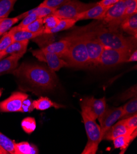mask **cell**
Here are the masks:
<instances>
[{
  "label": "cell",
  "mask_w": 137,
  "mask_h": 154,
  "mask_svg": "<svg viewBox=\"0 0 137 154\" xmlns=\"http://www.w3.org/2000/svg\"><path fill=\"white\" fill-rule=\"evenodd\" d=\"M14 74L22 77L32 85L45 90H52L57 85L55 72L49 68L34 64L22 63Z\"/></svg>",
  "instance_id": "1"
},
{
  "label": "cell",
  "mask_w": 137,
  "mask_h": 154,
  "mask_svg": "<svg viewBox=\"0 0 137 154\" xmlns=\"http://www.w3.org/2000/svg\"><path fill=\"white\" fill-rule=\"evenodd\" d=\"M104 45L114 49L134 51L136 47V38L125 36L119 31H113L103 26L89 31Z\"/></svg>",
  "instance_id": "2"
},
{
  "label": "cell",
  "mask_w": 137,
  "mask_h": 154,
  "mask_svg": "<svg viewBox=\"0 0 137 154\" xmlns=\"http://www.w3.org/2000/svg\"><path fill=\"white\" fill-rule=\"evenodd\" d=\"M68 37L70 44L66 54L62 58L65 60L68 66L85 68L89 66V59L83 34Z\"/></svg>",
  "instance_id": "3"
},
{
  "label": "cell",
  "mask_w": 137,
  "mask_h": 154,
  "mask_svg": "<svg viewBox=\"0 0 137 154\" xmlns=\"http://www.w3.org/2000/svg\"><path fill=\"white\" fill-rule=\"evenodd\" d=\"M81 116L88 137L87 143L82 154H95L101 141L100 127L97 124L95 120L91 119L84 112L81 111Z\"/></svg>",
  "instance_id": "4"
},
{
  "label": "cell",
  "mask_w": 137,
  "mask_h": 154,
  "mask_svg": "<svg viewBox=\"0 0 137 154\" xmlns=\"http://www.w3.org/2000/svg\"><path fill=\"white\" fill-rule=\"evenodd\" d=\"M97 3H86L79 0H70L54 12L60 19H74L77 15L94 6Z\"/></svg>",
  "instance_id": "5"
},
{
  "label": "cell",
  "mask_w": 137,
  "mask_h": 154,
  "mask_svg": "<svg viewBox=\"0 0 137 154\" xmlns=\"http://www.w3.org/2000/svg\"><path fill=\"white\" fill-rule=\"evenodd\" d=\"M133 51L130 50L114 49L104 46V49L99 59L98 65L103 66L111 67L126 63Z\"/></svg>",
  "instance_id": "6"
},
{
  "label": "cell",
  "mask_w": 137,
  "mask_h": 154,
  "mask_svg": "<svg viewBox=\"0 0 137 154\" xmlns=\"http://www.w3.org/2000/svg\"><path fill=\"white\" fill-rule=\"evenodd\" d=\"M124 0H120L108 10L101 21L108 25L106 28L109 29L119 31L120 24L124 19Z\"/></svg>",
  "instance_id": "7"
},
{
  "label": "cell",
  "mask_w": 137,
  "mask_h": 154,
  "mask_svg": "<svg viewBox=\"0 0 137 154\" xmlns=\"http://www.w3.org/2000/svg\"><path fill=\"white\" fill-rule=\"evenodd\" d=\"M82 34L84 38L90 64L98 65L99 59L104 49V45L89 31Z\"/></svg>",
  "instance_id": "8"
},
{
  "label": "cell",
  "mask_w": 137,
  "mask_h": 154,
  "mask_svg": "<svg viewBox=\"0 0 137 154\" xmlns=\"http://www.w3.org/2000/svg\"><path fill=\"white\" fill-rule=\"evenodd\" d=\"M106 108L105 98L97 99L94 97H87L81 103L82 111L94 120L101 116Z\"/></svg>",
  "instance_id": "9"
},
{
  "label": "cell",
  "mask_w": 137,
  "mask_h": 154,
  "mask_svg": "<svg viewBox=\"0 0 137 154\" xmlns=\"http://www.w3.org/2000/svg\"><path fill=\"white\" fill-rule=\"evenodd\" d=\"M32 54L40 61L46 63L49 68L54 72L59 71L61 68L68 66L66 61L56 54L48 52L42 49L33 50Z\"/></svg>",
  "instance_id": "10"
},
{
  "label": "cell",
  "mask_w": 137,
  "mask_h": 154,
  "mask_svg": "<svg viewBox=\"0 0 137 154\" xmlns=\"http://www.w3.org/2000/svg\"><path fill=\"white\" fill-rule=\"evenodd\" d=\"M123 116V107H113V108H106L103 114L98 117V120L100 124L101 141L102 137L112 125L120 119Z\"/></svg>",
  "instance_id": "11"
},
{
  "label": "cell",
  "mask_w": 137,
  "mask_h": 154,
  "mask_svg": "<svg viewBox=\"0 0 137 154\" xmlns=\"http://www.w3.org/2000/svg\"><path fill=\"white\" fill-rule=\"evenodd\" d=\"M27 98L28 95L26 94L19 91L14 92L9 98L0 102V112H20L22 103Z\"/></svg>",
  "instance_id": "12"
},
{
  "label": "cell",
  "mask_w": 137,
  "mask_h": 154,
  "mask_svg": "<svg viewBox=\"0 0 137 154\" xmlns=\"http://www.w3.org/2000/svg\"><path fill=\"white\" fill-rule=\"evenodd\" d=\"M110 8H105L102 6L97 4L92 8L78 14L74 19L77 21L88 20V19H95L98 20H102L104 15Z\"/></svg>",
  "instance_id": "13"
},
{
  "label": "cell",
  "mask_w": 137,
  "mask_h": 154,
  "mask_svg": "<svg viewBox=\"0 0 137 154\" xmlns=\"http://www.w3.org/2000/svg\"><path fill=\"white\" fill-rule=\"evenodd\" d=\"M70 44L69 37L65 38L58 41L54 42L41 48L43 51L56 54L60 58H62L66 54Z\"/></svg>",
  "instance_id": "14"
},
{
  "label": "cell",
  "mask_w": 137,
  "mask_h": 154,
  "mask_svg": "<svg viewBox=\"0 0 137 154\" xmlns=\"http://www.w3.org/2000/svg\"><path fill=\"white\" fill-rule=\"evenodd\" d=\"M128 133L127 127L125 125L123 119L117 122L112 125L104 134L102 140L113 141L117 137Z\"/></svg>",
  "instance_id": "15"
},
{
  "label": "cell",
  "mask_w": 137,
  "mask_h": 154,
  "mask_svg": "<svg viewBox=\"0 0 137 154\" xmlns=\"http://www.w3.org/2000/svg\"><path fill=\"white\" fill-rule=\"evenodd\" d=\"M22 57L20 55H10L0 60V75L16 69L18 66L19 60Z\"/></svg>",
  "instance_id": "16"
},
{
  "label": "cell",
  "mask_w": 137,
  "mask_h": 154,
  "mask_svg": "<svg viewBox=\"0 0 137 154\" xmlns=\"http://www.w3.org/2000/svg\"><path fill=\"white\" fill-rule=\"evenodd\" d=\"M119 28L123 32L136 38L137 37V13L126 17L120 24Z\"/></svg>",
  "instance_id": "17"
},
{
  "label": "cell",
  "mask_w": 137,
  "mask_h": 154,
  "mask_svg": "<svg viewBox=\"0 0 137 154\" xmlns=\"http://www.w3.org/2000/svg\"><path fill=\"white\" fill-rule=\"evenodd\" d=\"M137 130L134 131L132 134L127 133L124 134L120 135L113 141V144L115 149H120L121 150V153H123L127 148L129 147L130 143L136 137Z\"/></svg>",
  "instance_id": "18"
},
{
  "label": "cell",
  "mask_w": 137,
  "mask_h": 154,
  "mask_svg": "<svg viewBox=\"0 0 137 154\" xmlns=\"http://www.w3.org/2000/svg\"><path fill=\"white\" fill-rule=\"evenodd\" d=\"M11 31L12 33L14 41H29L30 39L36 38L43 35V32H39L37 33L29 32H27V31L17 29L16 26L11 29Z\"/></svg>",
  "instance_id": "19"
},
{
  "label": "cell",
  "mask_w": 137,
  "mask_h": 154,
  "mask_svg": "<svg viewBox=\"0 0 137 154\" xmlns=\"http://www.w3.org/2000/svg\"><path fill=\"white\" fill-rule=\"evenodd\" d=\"M29 41H14L9 47L4 51L6 55H20L23 56L28 47Z\"/></svg>",
  "instance_id": "20"
},
{
  "label": "cell",
  "mask_w": 137,
  "mask_h": 154,
  "mask_svg": "<svg viewBox=\"0 0 137 154\" xmlns=\"http://www.w3.org/2000/svg\"><path fill=\"white\" fill-rule=\"evenodd\" d=\"M78 21L74 19H61L58 25L51 29L45 31L43 35H52L73 27Z\"/></svg>",
  "instance_id": "21"
},
{
  "label": "cell",
  "mask_w": 137,
  "mask_h": 154,
  "mask_svg": "<svg viewBox=\"0 0 137 154\" xmlns=\"http://www.w3.org/2000/svg\"><path fill=\"white\" fill-rule=\"evenodd\" d=\"M35 109L39 111L47 110L51 107H54L56 109H58L61 107L57 103L52 102L47 97H41L37 100H35L33 102Z\"/></svg>",
  "instance_id": "22"
},
{
  "label": "cell",
  "mask_w": 137,
  "mask_h": 154,
  "mask_svg": "<svg viewBox=\"0 0 137 154\" xmlns=\"http://www.w3.org/2000/svg\"><path fill=\"white\" fill-rule=\"evenodd\" d=\"M15 154H35L38 153L36 146L30 144L28 142L15 143Z\"/></svg>",
  "instance_id": "23"
},
{
  "label": "cell",
  "mask_w": 137,
  "mask_h": 154,
  "mask_svg": "<svg viewBox=\"0 0 137 154\" xmlns=\"http://www.w3.org/2000/svg\"><path fill=\"white\" fill-rule=\"evenodd\" d=\"M123 107V116L120 119H124L137 114V99L133 98L127 103Z\"/></svg>",
  "instance_id": "24"
},
{
  "label": "cell",
  "mask_w": 137,
  "mask_h": 154,
  "mask_svg": "<svg viewBox=\"0 0 137 154\" xmlns=\"http://www.w3.org/2000/svg\"><path fill=\"white\" fill-rule=\"evenodd\" d=\"M17 1V0H0V19L8 17Z\"/></svg>",
  "instance_id": "25"
},
{
  "label": "cell",
  "mask_w": 137,
  "mask_h": 154,
  "mask_svg": "<svg viewBox=\"0 0 137 154\" xmlns=\"http://www.w3.org/2000/svg\"><path fill=\"white\" fill-rule=\"evenodd\" d=\"M17 29L27 31L29 32L32 33H37L39 32H44V26L43 23V19L39 18L31 23L30 24L22 27V28H17L16 26Z\"/></svg>",
  "instance_id": "26"
},
{
  "label": "cell",
  "mask_w": 137,
  "mask_h": 154,
  "mask_svg": "<svg viewBox=\"0 0 137 154\" xmlns=\"http://www.w3.org/2000/svg\"><path fill=\"white\" fill-rule=\"evenodd\" d=\"M19 21L17 17L12 18H3L0 21V36L8 32L11 27Z\"/></svg>",
  "instance_id": "27"
},
{
  "label": "cell",
  "mask_w": 137,
  "mask_h": 154,
  "mask_svg": "<svg viewBox=\"0 0 137 154\" xmlns=\"http://www.w3.org/2000/svg\"><path fill=\"white\" fill-rule=\"evenodd\" d=\"M14 144L15 143L10 138L0 132V146L6 150L8 153L15 154Z\"/></svg>",
  "instance_id": "28"
},
{
  "label": "cell",
  "mask_w": 137,
  "mask_h": 154,
  "mask_svg": "<svg viewBox=\"0 0 137 154\" xmlns=\"http://www.w3.org/2000/svg\"><path fill=\"white\" fill-rule=\"evenodd\" d=\"M21 126L25 132L28 134H31L36 129V120L33 117H26L22 120L21 122Z\"/></svg>",
  "instance_id": "29"
},
{
  "label": "cell",
  "mask_w": 137,
  "mask_h": 154,
  "mask_svg": "<svg viewBox=\"0 0 137 154\" xmlns=\"http://www.w3.org/2000/svg\"><path fill=\"white\" fill-rule=\"evenodd\" d=\"M60 20L61 19L54 14L49 15L48 16L43 18V23L44 26V32L55 27L58 25Z\"/></svg>",
  "instance_id": "30"
},
{
  "label": "cell",
  "mask_w": 137,
  "mask_h": 154,
  "mask_svg": "<svg viewBox=\"0 0 137 154\" xmlns=\"http://www.w3.org/2000/svg\"><path fill=\"white\" fill-rule=\"evenodd\" d=\"M32 10L33 12L36 13L39 18L43 19L49 15L53 14L54 12L56 11V9L48 8L39 5L38 7L32 9Z\"/></svg>",
  "instance_id": "31"
},
{
  "label": "cell",
  "mask_w": 137,
  "mask_h": 154,
  "mask_svg": "<svg viewBox=\"0 0 137 154\" xmlns=\"http://www.w3.org/2000/svg\"><path fill=\"white\" fill-rule=\"evenodd\" d=\"M124 19L129 15L137 13V0H124Z\"/></svg>",
  "instance_id": "32"
},
{
  "label": "cell",
  "mask_w": 137,
  "mask_h": 154,
  "mask_svg": "<svg viewBox=\"0 0 137 154\" xmlns=\"http://www.w3.org/2000/svg\"><path fill=\"white\" fill-rule=\"evenodd\" d=\"M14 41L12 33L11 30L5 33L0 39V51H5Z\"/></svg>",
  "instance_id": "33"
},
{
  "label": "cell",
  "mask_w": 137,
  "mask_h": 154,
  "mask_svg": "<svg viewBox=\"0 0 137 154\" xmlns=\"http://www.w3.org/2000/svg\"><path fill=\"white\" fill-rule=\"evenodd\" d=\"M123 120L127 128L128 133L132 134L134 131L137 130V114Z\"/></svg>",
  "instance_id": "34"
},
{
  "label": "cell",
  "mask_w": 137,
  "mask_h": 154,
  "mask_svg": "<svg viewBox=\"0 0 137 154\" xmlns=\"http://www.w3.org/2000/svg\"><path fill=\"white\" fill-rule=\"evenodd\" d=\"M69 1L70 0H44L40 5L57 9Z\"/></svg>",
  "instance_id": "35"
},
{
  "label": "cell",
  "mask_w": 137,
  "mask_h": 154,
  "mask_svg": "<svg viewBox=\"0 0 137 154\" xmlns=\"http://www.w3.org/2000/svg\"><path fill=\"white\" fill-rule=\"evenodd\" d=\"M38 19H39V17L36 15V14L35 12H33L32 14L26 15V17H25L22 20V22L19 24V25L16 26V27H17V28L24 27V26L30 24L31 23H32L33 22H34L35 20H36Z\"/></svg>",
  "instance_id": "36"
},
{
  "label": "cell",
  "mask_w": 137,
  "mask_h": 154,
  "mask_svg": "<svg viewBox=\"0 0 137 154\" xmlns=\"http://www.w3.org/2000/svg\"><path fill=\"white\" fill-rule=\"evenodd\" d=\"M33 102V101H32L31 99H28V98L25 99L22 103L20 112H32L35 109Z\"/></svg>",
  "instance_id": "37"
},
{
  "label": "cell",
  "mask_w": 137,
  "mask_h": 154,
  "mask_svg": "<svg viewBox=\"0 0 137 154\" xmlns=\"http://www.w3.org/2000/svg\"><path fill=\"white\" fill-rule=\"evenodd\" d=\"M119 1L120 0H100L97 4L105 8H110Z\"/></svg>",
  "instance_id": "38"
},
{
  "label": "cell",
  "mask_w": 137,
  "mask_h": 154,
  "mask_svg": "<svg viewBox=\"0 0 137 154\" xmlns=\"http://www.w3.org/2000/svg\"><path fill=\"white\" fill-rule=\"evenodd\" d=\"M136 60H137V51L136 49H135L130 55L129 57L126 61V62H132V61H136Z\"/></svg>",
  "instance_id": "39"
},
{
  "label": "cell",
  "mask_w": 137,
  "mask_h": 154,
  "mask_svg": "<svg viewBox=\"0 0 137 154\" xmlns=\"http://www.w3.org/2000/svg\"><path fill=\"white\" fill-rule=\"evenodd\" d=\"M0 154H8V152L0 146Z\"/></svg>",
  "instance_id": "40"
},
{
  "label": "cell",
  "mask_w": 137,
  "mask_h": 154,
  "mask_svg": "<svg viewBox=\"0 0 137 154\" xmlns=\"http://www.w3.org/2000/svg\"><path fill=\"white\" fill-rule=\"evenodd\" d=\"M5 56H6L5 54V52H2V51H0V60H2L3 57H5Z\"/></svg>",
  "instance_id": "41"
},
{
  "label": "cell",
  "mask_w": 137,
  "mask_h": 154,
  "mask_svg": "<svg viewBox=\"0 0 137 154\" xmlns=\"http://www.w3.org/2000/svg\"><path fill=\"white\" fill-rule=\"evenodd\" d=\"M2 95V89L0 88V97H1Z\"/></svg>",
  "instance_id": "42"
},
{
  "label": "cell",
  "mask_w": 137,
  "mask_h": 154,
  "mask_svg": "<svg viewBox=\"0 0 137 154\" xmlns=\"http://www.w3.org/2000/svg\"><path fill=\"white\" fill-rule=\"evenodd\" d=\"M2 19H0V21H1V20H2Z\"/></svg>",
  "instance_id": "43"
}]
</instances>
